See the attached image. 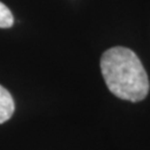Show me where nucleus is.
<instances>
[{
  "instance_id": "nucleus-1",
  "label": "nucleus",
  "mask_w": 150,
  "mask_h": 150,
  "mask_svg": "<svg viewBox=\"0 0 150 150\" xmlns=\"http://www.w3.org/2000/svg\"><path fill=\"white\" fill-rule=\"evenodd\" d=\"M102 77L108 89L122 100L138 102L149 92V79L138 56L125 47H113L100 60Z\"/></svg>"
},
{
  "instance_id": "nucleus-2",
  "label": "nucleus",
  "mask_w": 150,
  "mask_h": 150,
  "mask_svg": "<svg viewBox=\"0 0 150 150\" xmlns=\"http://www.w3.org/2000/svg\"><path fill=\"white\" fill-rule=\"evenodd\" d=\"M15 112V101L10 92L0 85V125L8 121Z\"/></svg>"
},
{
  "instance_id": "nucleus-3",
  "label": "nucleus",
  "mask_w": 150,
  "mask_h": 150,
  "mask_svg": "<svg viewBox=\"0 0 150 150\" xmlns=\"http://www.w3.org/2000/svg\"><path fill=\"white\" fill-rule=\"evenodd\" d=\"M13 25V16L9 8L0 2V28H10Z\"/></svg>"
}]
</instances>
